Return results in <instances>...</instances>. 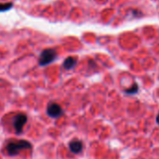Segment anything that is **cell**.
Returning a JSON list of instances; mask_svg holds the SVG:
<instances>
[{
    "instance_id": "6da1fadb",
    "label": "cell",
    "mask_w": 159,
    "mask_h": 159,
    "mask_svg": "<svg viewBox=\"0 0 159 159\" xmlns=\"http://www.w3.org/2000/svg\"><path fill=\"white\" fill-rule=\"evenodd\" d=\"M31 148H32V144L29 141L24 140V139L11 141L6 146L7 152L11 156L18 154L23 150H28V149H31Z\"/></svg>"
},
{
    "instance_id": "7a4b0ae2",
    "label": "cell",
    "mask_w": 159,
    "mask_h": 159,
    "mask_svg": "<svg viewBox=\"0 0 159 159\" xmlns=\"http://www.w3.org/2000/svg\"><path fill=\"white\" fill-rule=\"evenodd\" d=\"M57 57L56 52L53 49H46L42 51V52L39 55V63L40 66H47L51 63H52Z\"/></svg>"
},
{
    "instance_id": "3957f363",
    "label": "cell",
    "mask_w": 159,
    "mask_h": 159,
    "mask_svg": "<svg viewBox=\"0 0 159 159\" xmlns=\"http://www.w3.org/2000/svg\"><path fill=\"white\" fill-rule=\"evenodd\" d=\"M27 122V116L25 113H19L13 120V127L17 134H21L24 129V125Z\"/></svg>"
},
{
    "instance_id": "277c9868",
    "label": "cell",
    "mask_w": 159,
    "mask_h": 159,
    "mask_svg": "<svg viewBox=\"0 0 159 159\" xmlns=\"http://www.w3.org/2000/svg\"><path fill=\"white\" fill-rule=\"evenodd\" d=\"M47 113L52 118H58L63 114V110L60 105L56 103H51L47 108Z\"/></svg>"
},
{
    "instance_id": "5b68a950",
    "label": "cell",
    "mask_w": 159,
    "mask_h": 159,
    "mask_svg": "<svg viewBox=\"0 0 159 159\" xmlns=\"http://www.w3.org/2000/svg\"><path fill=\"white\" fill-rule=\"evenodd\" d=\"M83 148H84V143L80 139H74V140L70 141V143H69V149L74 153L81 152Z\"/></svg>"
},
{
    "instance_id": "8992f818",
    "label": "cell",
    "mask_w": 159,
    "mask_h": 159,
    "mask_svg": "<svg viewBox=\"0 0 159 159\" xmlns=\"http://www.w3.org/2000/svg\"><path fill=\"white\" fill-rule=\"evenodd\" d=\"M75 65H76V59L74 57H67L63 64V66L66 69H71L74 67Z\"/></svg>"
},
{
    "instance_id": "52a82bcc",
    "label": "cell",
    "mask_w": 159,
    "mask_h": 159,
    "mask_svg": "<svg viewBox=\"0 0 159 159\" xmlns=\"http://www.w3.org/2000/svg\"><path fill=\"white\" fill-rule=\"evenodd\" d=\"M13 7L12 3H0V12H3V11H7L9 10H11Z\"/></svg>"
},
{
    "instance_id": "ba28073f",
    "label": "cell",
    "mask_w": 159,
    "mask_h": 159,
    "mask_svg": "<svg viewBox=\"0 0 159 159\" xmlns=\"http://www.w3.org/2000/svg\"><path fill=\"white\" fill-rule=\"evenodd\" d=\"M138 90H139L138 85H137V84H134V85H133V87H131V88H129V89H126V90H125V93H126V94H130V95H132V94L137 93V92H138Z\"/></svg>"
},
{
    "instance_id": "9c48e42d",
    "label": "cell",
    "mask_w": 159,
    "mask_h": 159,
    "mask_svg": "<svg viewBox=\"0 0 159 159\" xmlns=\"http://www.w3.org/2000/svg\"><path fill=\"white\" fill-rule=\"evenodd\" d=\"M156 121H157V124L159 125V114L157 115V118H156Z\"/></svg>"
}]
</instances>
